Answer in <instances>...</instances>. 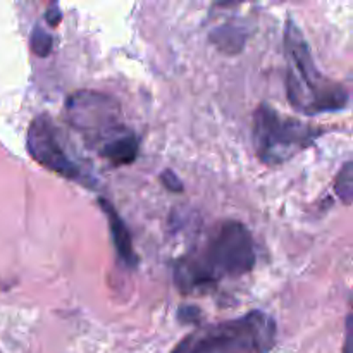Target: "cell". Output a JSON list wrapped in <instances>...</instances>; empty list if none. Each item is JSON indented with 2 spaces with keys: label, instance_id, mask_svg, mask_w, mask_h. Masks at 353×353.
I'll list each match as a JSON object with an SVG mask.
<instances>
[{
  "label": "cell",
  "instance_id": "obj_1",
  "mask_svg": "<svg viewBox=\"0 0 353 353\" xmlns=\"http://www.w3.org/2000/svg\"><path fill=\"white\" fill-rule=\"evenodd\" d=\"M254 236L240 221L217 224L202 247L174 262V285L181 293L210 290L226 278H240L254 269Z\"/></svg>",
  "mask_w": 353,
  "mask_h": 353
},
{
  "label": "cell",
  "instance_id": "obj_2",
  "mask_svg": "<svg viewBox=\"0 0 353 353\" xmlns=\"http://www.w3.org/2000/svg\"><path fill=\"white\" fill-rule=\"evenodd\" d=\"M65 116L88 147L110 165H128L137 161L140 143L124 124L121 105L105 93L81 90L69 95Z\"/></svg>",
  "mask_w": 353,
  "mask_h": 353
},
{
  "label": "cell",
  "instance_id": "obj_3",
  "mask_svg": "<svg viewBox=\"0 0 353 353\" xmlns=\"http://www.w3.org/2000/svg\"><path fill=\"white\" fill-rule=\"evenodd\" d=\"M285 52L288 57L286 95L296 110L314 116L338 112L348 105V90L319 71L302 30L293 19H288L285 28Z\"/></svg>",
  "mask_w": 353,
  "mask_h": 353
},
{
  "label": "cell",
  "instance_id": "obj_4",
  "mask_svg": "<svg viewBox=\"0 0 353 353\" xmlns=\"http://www.w3.org/2000/svg\"><path fill=\"white\" fill-rule=\"evenodd\" d=\"M276 336L274 317L252 310L236 319L199 327L186 334L172 353H269Z\"/></svg>",
  "mask_w": 353,
  "mask_h": 353
},
{
  "label": "cell",
  "instance_id": "obj_5",
  "mask_svg": "<svg viewBox=\"0 0 353 353\" xmlns=\"http://www.w3.org/2000/svg\"><path fill=\"white\" fill-rule=\"evenodd\" d=\"M324 130L295 117L283 116L269 103H261L254 114V147L261 162L278 165L310 147Z\"/></svg>",
  "mask_w": 353,
  "mask_h": 353
},
{
  "label": "cell",
  "instance_id": "obj_6",
  "mask_svg": "<svg viewBox=\"0 0 353 353\" xmlns=\"http://www.w3.org/2000/svg\"><path fill=\"white\" fill-rule=\"evenodd\" d=\"M26 147L31 157L48 171L85 186H95V181L83 171L79 162L69 155L68 148L62 143L57 126L47 114H40L31 121L28 128Z\"/></svg>",
  "mask_w": 353,
  "mask_h": 353
},
{
  "label": "cell",
  "instance_id": "obj_7",
  "mask_svg": "<svg viewBox=\"0 0 353 353\" xmlns=\"http://www.w3.org/2000/svg\"><path fill=\"white\" fill-rule=\"evenodd\" d=\"M99 205L100 209H102V212L107 216V219H109L110 236H112L117 255H119V259L123 261V264H126L128 268H134V265L138 264V257L137 254H134L131 233L130 230H128L126 223H124V219L119 216V212L114 209V205L109 200L100 199Z\"/></svg>",
  "mask_w": 353,
  "mask_h": 353
},
{
  "label": "cell",
  "instance_id": "obj_8",
  "mask_svg": "<svg viewBox=\"0 0 353 353\" xmlns=\"http://www.w3.org/2000/svg\"><path fill=\"white\" fill-rule=\"evenodd\" d=\"M247 28L243 23L228 21L210 31V40L219 50L226 54H240L247 41Z\"/></svg>",
  "mask_w": 353,
  "mask_h": 353
},
{
  "label": "cell",
  "instance_id": "obj_9",
  "mask_svg": "<svg viewBox=\"0 0 353 353\" xmlns=\"http://www.w3.org/2000/svg\"><path fill=\"white\" fill-rule=\"evenodd\" d=\"M352 162H345L343 168L340 169L336 176V181H334V192L340 196L341 202L345 205H350L352 203V195H353V176H352Z\"/></svg>",
  "mask_w": 353,
  "mask_h": 353
},
{
  "label": "cell",
  "instance_id": "obj_10",
  "mask_svg": "<svg viewBox=\"0 0 353 353\" xmlns=\"http://www.w3.org/2000/svg\"><path fill=\"white\" fill-rule=\"evenodd\" d=\"M30 45H31V50H33L38 57H47L52 50L54 40H52L48 31H45L43 28L40 26H34L33 31H31Z\"/></svg>",
  "mask_w": 353,
  "mask_h": 353
},
{
  "label": "cell",
  "instance_id": "obj_11",
  "mask_svg": "<svg viewBox=\"0 0 353 353\" xmlns=\"http://www.w3.org/2000/svg\"><path fill=\"white\" fill-rule=\"evenodd\" d=\"M161 183L164 185V188H168L169 192H172V193H181L183 190H185L181 179H179L178 174H176L174 171H171V169H165V171L162 172Z\"/></svg>",
  "mask_w": 353,
  "mask_h": 353
},
{
  "label": "cell",
  "instance_id": "obj_12",
  "mask_svg": "<svg viewBox=\"0 0 353 353\" xmlns=\"http://www.w3.org/2000/svg\"><path fill=\"white\" fill-rule=\"evenodd\" d=\"M178 319L181 321L183 324H195V323H199L200 310L196 309V307H193V305L181 307V309L178 310Z\"/></svg>",
  "mask_w": 353,
  "mask_h": 353
},
{
  "label": "cell",
  "instance_id": "obj_13",
  "mask_svg": "<svg viewBox=\"0 0 353 353\" xmlns=\"http://www.w3.org/2000/svg\"><path fill=\"white\" fill-rule=\"evenodd\" d=\"M45 21H47L50 26H57V24L61 23L62 12L61 9H59V3H52V6L48 7L47 12H45Z\"/></svg>",
  "mask_w": 353,
  "mask_h": 353
},
{
  "label": "cell",
  "instance_id": "obj_14",
  "mask_svg": "<svg viewBox=\"0 0 353 353\" xmlns=\"http://www.w3.org/2000/svg\"><path fill=\"white\" fill-rule=\"evenodd\" d=\"M352 316L347 317V338H345V353H352Z\"/></svg>",
  "mask_w": 353,
  "mask_h": 353
}]
</instances>
